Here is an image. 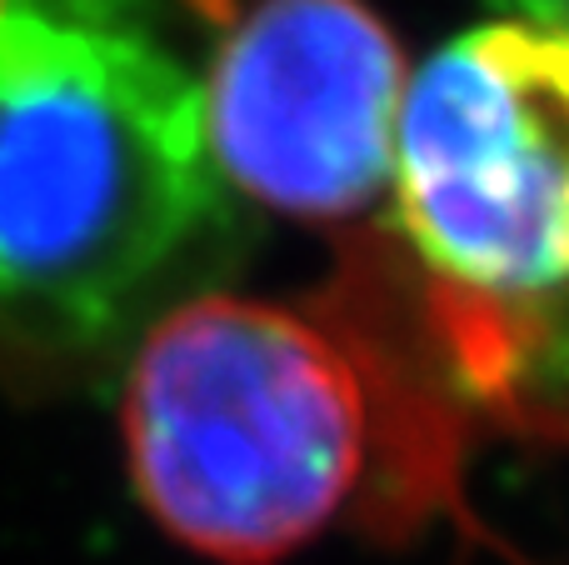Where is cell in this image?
Listing matches in <instances>:
<instances>
[{"label": "cell", "instance_id": "6da1fadb", "mask_svg": "<svg viewBox=\"0 0 569 565\" xmlns=\"http://www.w3.org/2000/svg\"><path fill=\"white\" fill-rule=\"evenodd\" d=\"M216 210L200 90L150 46L0 16V306L100 326Z\"/></svg>", "mask_w": 569, "mask_h": 565}, {"label": "cell", "instance_id": "8992f818", "mask_svg": "<svg viewBox=\"0 0 569 565\" xmlns=\"http://www.w3.org/2000/svg\"><path fill=\"white\" fill-rule=\"evenodd\" d=\"M0 16H6V0H0Z\"/></svg>", "mask_w": 569, "mask_h": 565}, {"label": "cell", "instance_id": "277c9868", "mask_svg": "<svg viewBox=\"0 0 569 565\" xmlns=\"http://www.w3.org/2000/svg\"><path fill=\"white\" fill-rule=\"evenodd\" d=\"M405 56L365 0H256L200 96L206 150L250 200L350 220L395 186Z\"/></svg>", "mask_w": 569, "mask_h": 565}, {"label": "cell", "instance_id": "5b68a950", "mask_svg": "<svg viewBox=\"0 0 569 565\" xmlns=\"http://www.w3.org/2000/svg\"><path fill=\"white\" fill-rule=\"evenodd\" d=\"M500 6H510L515 16L530 20V26H540V30L569 36V0H500Z\"/></svg>", "mask_w": 569, "mask_h": 565}, {"label": "cell", "instance_id": "7a4b0ae2", "mask_svg": "<svg viewBox=\"0 0 569 565\" xmlns=\"http://www.w3.org/2000/svg\"><path fill=\"white\" fill-rule=\"evenodd\" d=\"M365 450L360 366L290 306L196 296L130 366V486L180 546L220 565H276L310 546L360 490Z\"/></svg>", "mask_w": 569, "mask_h": 565}, {"label": "cell", "instance_id": "3957f363", "mask_svg": "<svg viewBox=\"0 0 569 565\" xmlns=\"http://www.w3.org/2000/svg\"><path fill=\"white\" fill-rule=\"evenodd\" d=\"M395 200L450 286H569V36L490 20L435 50L405 86Z\"/></svg>", "mask_w": 569, "mask_h": 565}]
</instances>
